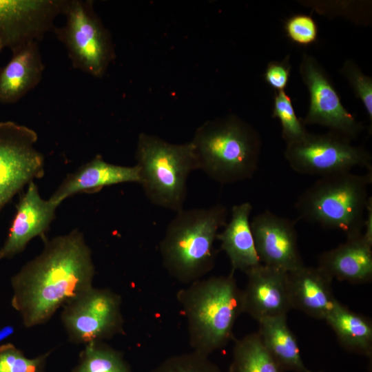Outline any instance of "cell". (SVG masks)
Listing matches in <instances>:
<instances>
[{"label":"cell","mask_w":372,"mask_h":372,"mask_svg":"<svg viewBox=\"0 0 372 372\" xmlns=\"http://www.w3.org/2000/svg\"><path fill=\"white\" fill-rule=\"evenodd\" d=\"M272 117L279 120L286 144L300 140L309 132L296 116L291 99L285 90L275 92Z\"/></svg>","instance_id":"cb8c5ba5"},{"label":"cell","mask_w":372,"mask_h":372,"mask_svg":"<svg viewBox=\"0 0 372 372\" xmlns=\"http://www.w3.org/2000/svg\"><path fill=\"white\" fill-rule=\"evenodd\" d=\"M250 225L261 264L286 272L304 265L293 220L265 210L255 216Z\"/></svg>","instance_id":"7c38bea8"},{"label":"cell","mask_w":372,"mask_h":372,"mask_svg":"<svg viewBox=\"0 0 372 372\" xmlns=\"http://www.w3.org/2000/svg\"><path fill=\"white\" fill-rule=\"evenodd\" d=\"M2 49H3V48L2 45H1V43H0V51H1Z\"/></svg>","instance_id":"1f68e13d"},{"label":"cell","mask_w":372,"mask_h":372,"mask_svg":"<svg viewBox=\"0 0 372 372\" xmlns=\"http://www.w3.org/2000/svg\"><path fill=\"white\" fill-rule=\"evenodd\" d=\"M242 293L243 313L256 321L287 316L292 309L287 272L262 264L246 273Z\"/></svg>","instance_id":"4fadbf2b"},{"label":"cell","mask_w":372,"mask_h":372,"mask_svg":"<svg viewBox=\"0 0 372 372\" xmlns=\"http://www.w3.org/2000/svg\"><path fill=\"white\" fill-rule=\"evenodd\" d=\"M125 183H140L138 167L112 164L97 155L68 174L49 200L59 207L74 194L96 193L105 187Z\"/></svg>","instance_id":"9a60e30c"},{"label":"cell","mask_w":372,"mask_h":372,"mask_svg":"<svg viewBox=\"0 0 372 372\" xmlns=\"http://www.w3.org/2000/svg\"><path fill=\"white\" fill-rule=\"evenodd\" d=\"M149 372H223L208 356L196 351L167 358Z\"/></svg>","instance_id":"4316f807"},{"label":"cell","mask_w":372,"mask_h":372,"mask_svg":"<svg viewBox=\"0 0 372 372\" xmlns=\"http://www.w3.org/2000/svg\"><path fill=\"white\" fill-rule=\"evenodd\" d=\"M324 320L343 349L371 358L372 322L369 318L351 311L338 301Z\"/></svg>","instance_id":"44dd1931"},{"label":"cell","mask_w":372,"mask_h":372,"mask_svg":"<svg viewBox=\"0 0 372 372\" xmlns=\"http://www.w3.org/2000/svg\"><path fill=\"white\" fill-rule=\"evenodd\" d=\"M43 242L41 253L11 279V304L27 328L47 322L59 309L93 287L92 251L79 230Z\"/></svg>","instance_id":"6da1fadb"},{"label":"cell","mask_w":372,"mask_h":372,"mask_svg":"<svg viewBox=\"0 0 372 372\" xmlns=\"http://www.w3.org/2000/svg\"><path fill=\"white\" fill-rule=\"evenodd\" d=\"M287 37L300 45H309L317 41L318 28L311 15L296 14L289 17L284 25Z\"/></svg>","instance_id":"f1b7e54d"},{"label":"cell","mask_w":372,"mask_h":372,"mask_svg":"<svg viewBox=\"0 0 372 372\" xmlns=\"http://www.w3.org/2000/svg\"><path fill=\"white\" fill-rule=\"evenodd\" d=\"M0 69V103L12 104L41 82L44 71L39 42L27 43L12 52Z\"/></svg>","instance_id":"ac0fdd59"},{"label":"cell","mask_w":372,"mask_h":372,"mask_svg":"<svg viewBox=\"0 0 372 372\" xmlns=\"http://www.w3.org/2000/svg\"><path fill=\"white\" fill-rule=\"evenodd\" d=\"M234 273L201 278L177 292L194 351L209 357L233 337L236 321L243 313L242 293Z\"/></svg>","instance_id":"7a4b0ae2"},{"label":"cell","mask_w":372,"mask_h":372,"mask_svg":"<svg viewBox=\"0 0 372 372\" xmlns=\"http://www.w3.org/2000/svg\"><path fill=\"white\" fill-rule=\"evenodd\" d=\"M38 134L14 121L0 122V212L25 185L45 174V159L34 145Z\"/></svg>","instance_id":"30bf717a"},{"label":"cell","mask_w":372,"mask_h":372,"mask_svg":"<svg viewBox=\"0 0 372 372\" xmlns=\"http://www.w3.org/2000/svg\"><path fill=\"white\" fill-rule=\"evenodd\" d=\"M309 372H312V371H310ZM320 372H322V371H320Z\"/></svg>","instance_id":"d6a6232c"},{"label":"cell","mask_w":372,"mask_h":372,"mask_svg":"<svg viewBox=\"0 0 372 372\" xmlns=\"http://www.w3.org/2000/svg\"><path fill=\"white\" fill-rule=\"evenodd\" d=\"M318 267L333 280L352 284L372 280V236L362 234L347 238L337 247L323 252Z\"/></svg>","instance_id":"2e32d148"},{"label":"cell","mask_w":372,"mask_h":372,"mask_svg":"<svg viewBox=\"0 0 372 372\" xmlns=\"http://www.w3.org/2000/svg\"><path fill=\"white\" fill-rule=\"evenodd\" d=\"M341 74L348 81L355 96L365 109L372 123V79L364 74L355 62L347 59L340 70Z\"/></svg>","instance_id":"83f0119b"},{"label":"cell","mask_w":372,"mask_h":372,"mask_svg":"<svg viewBox=\"0 0 372 372\" xmlns=\"http://www.w3.org/2000/svg\"><path fill=\"white\" fill-rule=\"evenodd\" d=\"M228 211L220 203L176 212L159 245L164 268L177 281L189 285L214 267V242L227 224Z\"/></svg>","instance_id":"3957f363"},{"label":"cell","mask_w":372,"mask_h":372,"mask_svg":"<svg viewBox=\"0 0 372 372\" xmlns=\"http://www.w3.org/2000/svg\"><path fill=\"white\" fill-rule=\"evenodd\" d=\"M251 211L252 205L249 202L234 205L229 222L216 236L222 250L229 259L233 271L238 270L246 273L261 264L251 229Z\"/></svg>","instance_id":"d6986e66"},{"label":"cell","mask_w":372,"mask_h":372,"mask_svg":"<svg viewBox=\"0 0 372 372\" xmlns=\"http://www.w3.org/2000/svg\"><path fill=\"white\" fill-rule=\"evenodd\" d=\"M25 23V13L19 1L0 0V43L3 48L15 43Z\"/></svg>","instance_id":"d4e9b609"},{"label":"cell","mask_w":372,"mask_h":372,"mask_svg":"<svg viewBox=\"0 0 372 372\" xmlns=\"http://www.w3.org/2000/svg\"><path fill=\"white\" fill-rule=\"evenodd\" d=\"M287 316L258 322L261 342L282 372H309L304 365L298 341L288 326Z\"/></svg>","instance_id":"ffe728a7"},{"label":"cell","mask_w":372,"mask_h":372,"mask_svg":"<svg viewBox=\"0 0 372 372\" xmlns=\"http://www.w3.org/2000/svg\"><path fill=\"white\" fill-rule=\"evenodd\" d=\"M292 309L318 320H325L338 301L334 296L333 279L318 267L305 265L287 272Z\"/></svg>","instance_id":"e0dca14e"},{"label":"cell","mask_w":372,"mask_h":372,"mask_svg":"<svg viewBox=\"0 0 372 372\" xmlns=\"http://www.w3.org/2000/svg\"><path fill=\"white\" fill-rule=\"evenodd\" d=\"M57 207L41 196L34 181L30 183L17 206L8 237L0 249V261L22 252L37 236L45 239Z\"/></svg>","instance_id":"5bb4252c"},{"label":"cell","mask_w":372,"mask_h":372,"mask_svg":"<svg viewBox=\"0 0 372 372\" xmlns=\"http://www.w3.org/2000/svg\"><path fill=\"white\" fill-rule=\"evenodd\" d=\"M300 74L309 94V106L304 125H319L350 140L364 129L342 105L340 96L325 70L313 56L304 52Z\"/></svg>","instance_id":"8fae6325"},{"label":"cell","mask_w":372,"mask_h":372,"mask_svg":"<svg viewBox=\"0 0 372 372\" xmlns=\"http://www.w3.org/2000/svg\"><path fill=\"white\" fill-rule=\"evenodd\" d=\"M284 156L297 173L320 178L351 172L355 167L372 171L371 155L366 149L331 131L309 132L300 140L286 144Z\"/></svg>","instance_id":"ba28073f"},{"label":"cell","mask_w":372,"mask_h":372,"mask_svg":"<svg viewBox=\"0 0 372 372\" xmlns=\"http://www.w3.org/2000/svg\"><path fill=\"white\" fill-rule=\"evenodd\" d=\"M72 372H132L123 354L103 341L85 344Z\"/></svg>","instance_id":"603a6c76"},{"label":"cell","mask_w":372,"mask_h":372,"mask_svg":"<svg viewBox=\"0 0 372 372\" xmlns=\"http://www.w3.org/2000/svg\"><path fill=\"white\" fill-rule=\"evenodd\" d=\"M372 171L351 172L320 178L298 198V218L324 229L342 231L347 238L362 234L371 197Z\"/></svg>","instance_id":"5b68a950"},{"label":"cell","mask_w":372,"mask_h":372,"mask_svg":"<svg viewBox=\"0 0 372 372\" xmlns=\"http://www.w3.org/2000/svg\"><path fill=\"white\" fill-rule=\"evenodd\" d=\"M198 169L220 184L251 178L258 169L261 151L258 132L236 115L205 122L190 141Z\"/></svg>","instance_id":"277c9868"},{"label":"cell","mask_w":372,"mask_h":372,"mask_svg":"<svg viewBox=\"0 0 372 372\" xmlns=\"http://www.w3.org/2000/svg\"><path fill=\"white\" fill-rule=\"evenodd\" d=\"M62 14L64 25L54 27L53 31L65 45L73 67L94 77L103 76L114 59V49L93 1L65 0Z\"/></svg>","instance_id":"52a82bcc"},{"label":"cell","mask_w":372,"mask_h":372,"mask_svg":"<svg viewBox=\"0 0 372 372\" xmlns=\"http://www.w3.org/2000/svg\"><path fill=\"white\" fill-rule=\"evenodd\" d=\"M14 331L12 326L7 325L0 329V342L10 336Z\"/></svg>","instance_id":"4dcf8cb0"},{"label":"cell","mask_w":372,"mask_h":372,"mask_svg":"<svg viewBox=\"0 0 372 372\" xmlns=\"http://www.w3.org/2000/svg\"><path fill=\"white\" fill-rule=\"evenodd\" d=\"M50 354L29 358L14 344H3L0 346V372H44Z\"/></svg>","instance_id":"484cf974"},{"label":"cell","mask_w":372,"mask_h":372,"mask_svg":"<svg viewBox=\"0 0 372 372\" xmlns=\"http://www.w3.org/2000/svg\"><path fill=\"white\" fill-rule=\"evenodd\" d=\"M228 372H282L263 346L257 332L235 342Z\"/></svg>","instance_id":"7402d4cb"},{"label":"cell","mask_w":372,"mask_h":372,"mask_svg":"<svg viewBox=\"0 0 372 372\" xmlns=\"http://www.w3.org/2000/svg\"><path fill=\"white\" fill-rule=\"evenodd\" d=\"M135 158L139 184L150 203L176 213L184 209L189 175L198 169L191 143L173 144L141 133Z\"/></svg>","instance_id":"8992f818"},{"label":"cell","mask_w":372,"mask_h":372,"mask_svg":"<svg viewBox=\"0 0 372 372\" xmlns=\"http://www.w3.org/2000/svg\"><path fill=\"white\" fill-rule=\"evenodd\" d=\"M291 70L289 56L281 61H270L265 69L264 79L276 92L284 91L288 85Z\"/></svg>","instance_id":"f546056e"},{"label":"cell","mask_w":372,"mask_h":372,"mask_svg":"<svg viewBox=\"0 0 372 372\" xmlns=\"http://www.w3.org/2000/svg\"><path fill=\"white\" fill-rule=\"evenodd\" d=\"M121 298L109 289L90 287L63 307L61 320L69 340L86 344L123 332Z\"/></svg>","instance_id":"9c48e42d"}]
</instances>
